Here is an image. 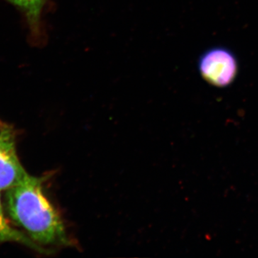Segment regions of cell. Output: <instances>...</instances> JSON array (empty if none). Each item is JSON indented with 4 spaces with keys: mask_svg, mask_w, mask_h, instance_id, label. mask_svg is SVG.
Returning a JSON list of instances; mask_svg holds the SVG:
<instances>
[{
    "mask_svg": "<svg viewBox=\"0 0 258 258\" xmlns=\"http://www.w3.org/2000/svg\"><path fill=\"white\" fill-rule=\"evenodd\" d=\"M45 177L30 175L7 190L5 208L13 221L35 243L52 254L56 249L76 247L55 207L43 191Z\"/></svg>",
    "mask_w": 258,
    "mask_h": 258,
    "instance_id": "1",
    "label": "cell"
},
{
    "mask_svg": "<svg viewBox=\"0 0 258 258\" xmlns=\"http://www.w3.org/2000/svg\"><path fill=\"white\" fill-rule=\"evenodd\" d=\"M198 67L202 77L218 88L230 86L238 72V62L235 55L222 47H213L206 51L200 57Z\"/></svg>",
    "mask_w": 258,
    "mask_h": 258,
    "instance_id": "2",
    "label": "cell"
},
{
    "mask_svg": "<svg viewBox=\"0 0 258 258\" xmlns=\"http://www.w3.org/2000/svg\"><path fill=\"white\" fill-rule=\"evenodd\" d=\"M15 137L14 129L9 125L0 139V191L20 184L30 176L18 157Z\"/></svg>",
    "mask_w": 258,
    "mask_h": 258,
    "instance_id": "3",
    "label": "cell"
},
{
    "mask_svg": "<svg viewBox=\"0 0 258 258\" xmlns=\"http://www.w3.org/2000/svg\"><path fill=\"white\" fill-rule=\"evenodd\" d=\"M14 5L21 12L26 20L29 37L34 45L43 42V29L42 24V10L47 0H5Z\"/></svg>",
    "mask_w": 258,
    "mask_h": 258,
    "instance_id": "4",
    "label": "cell"
},
{
    "mask_svg": "<svg viewBox=\"0 0 258 258\" xmlns=\"http://www.w3.org/2000/svg\"><path fill=\"white\" fill-rule=\"evenodd\" d=\"M5 242L23 244L39 253L47 254L45 249L35 243L26 234L12 227L5 217L4 208L0 198V244Z\"/></svg>",
    "mask_w": 258,
    "mask_h": 258,
    "instance_id": "5",
    "label": "cell"
},
{
    "mask_svg": "<svg viewBox=\"0 0 258 258\" xmlns=\"http://www.w3.org/2000/svg\"><path fill=\"white\" fill-rule=\"evenodd\" d=\"M8 125H9L0 120V139H1L2 137H3V134H4L6 128H8Z\"/></svg>",
    "mask_w": 258,
    "mask_h": 258,
    "instance_id": "6",
    "label": "cell"
}]
</instances>
